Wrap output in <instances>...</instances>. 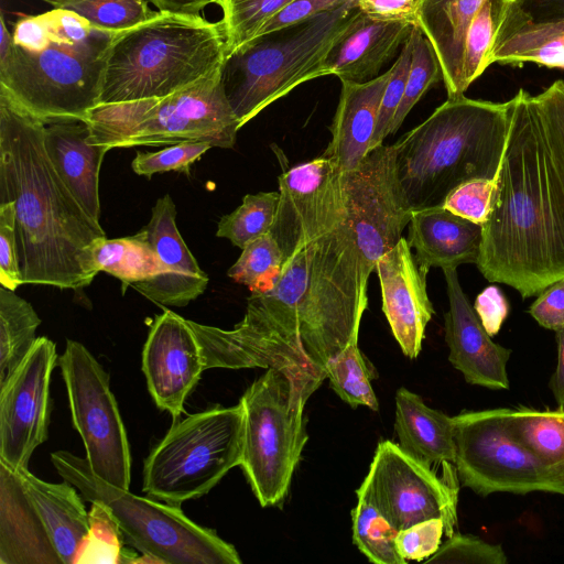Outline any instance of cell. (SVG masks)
Here are the masks:
<instances>
[{
	"label": "cell",
	"mask_w": 564,
	"mask_h": 564,
	"mask_svg": "<svg viewBox=\"0 0 564 564\" xmlns=\"http://www.w3.org/2000/svg\"><path fill=\"white\" fill-rule=\"evenodd\" d=\"M510 126L476 262L487 281L523 299L564 279V189L533 96L510 99Z\"/></svg>",
	"instance_id": "6da1fadb"
},
{
	"label": "cell",
	"mask_w": 564,
	"mask_h": 564,
	"mask_svg": "<svg viewBox=\"0 0 564 564\" xmlns=\"http://www.w3.org/2000/svg\"><path fill=\"white\" fill-rule=\"evenodd\" d=\"M44 129L0 86V203H14L23 284L79 290L98 273L91 249L106 232L58 176Z\"/></svg>",
	"instance_id": "7a4b0ae2"
},
{
	"label": "cell",
	"mask_w": 564,
	"mask_h": 564,
	"mask_svg": "<svg viewBox=\"0 0 564 564\" xmlns=\"http://www.w3.org/2000/svg\"><path fill=\"white\" fill-rule=\"evenodd\" d=\"M118 32L52 9L20 19L0 62V86L44 124L85 121L99 105L108 52Z\"/></svg>",
	"instance_id": "3957f363"
},
{
	"label": "cell",
	"mask_w": 564,
	"mask_h": 564,
	"mask_svg": "<svg viewBox=\"0 0 564 564\" xmlns=\"http://www.w3.org/2000/svg\"><path fill=\"white\" fill-rule=\"evenodd\" d=\"M510 108V100L448 97L394 143L399 182L413 212L443 206L459 185L496 176L507 143Z\"/></svg>",
	"instance_id": "277c9868"
},
{
	"label": "cell",
	"mask_w": 564,
	"mask_h": 564,
	"mask_svg": "<svg viewBox=\"0 0 564 564\" xmlns=\"http://www.w3.org/2000/svg\"><path fill=\"white\" fill-rule=\"evenodd\" d=\"M368 280L346 219L290 257L275 286L261 295L296 318L314 364L326 376L328 360L359 336Z\"/></svg>",
	"instance_id": "5b68a950"
},
{
	"label": "cell",
	"mask_w": 564,
	"mask_h": 564,
	"mask_svg": "<svg viewBox=\"0 0 564 564\" xmlns=\"http://www.w3.org/2000/svg\"><path fill=\"white\" fill-rule=\"evenodd\" d=\"M226 55L220 22L158 11L115 35L99 105L165 97L217 73Z\"/></svg>",
	"instance_id": "8992f818"
},
{
	"label": "cell",
	"mask_w": 564,
	"mask_h": 564,
	"mask_svg": "<svg viewBox=\"0 0 564 564\" xmlns=\"http://www.w3.org/2000/svg\"><path fill=\"white\" fill-rule=\"evenodd\" d=\"M359 11L352 0L257 35L227 54L221 82L240 128L299 85L325 76L323 63L329 48Z\"/></svg>",
	"instance_id": "52a82bcc"
},
{
	"label": "cell",
	"mask_w": 564,
	"mask_h": 564,
	"mask_svg": "<svg viewBox=\"0 0 564 564\" xmlns=\"http://www.w3.org/2000/svg\"><path fill=\"white\" fill-rule=\"evenodd\" d=\"M86 123L88 141L108 150L185 141L230 149L240 129L224 90L221 68L165 97L100 104L89 111Z\"/></svg>",
	"instance_id": "ba28073f"
},
{
	"label": "cell",
	"mask_w": 564,
	"mask_h": 564,
	"mask_svg": "<svg viewBox=\"0 0 564 564\" xmlns=\"http://www.w3.org/2000/svg\"><path fill=\"white\" fill-rule=\"evenodd\" d=\"M51 460L62 478L87 501L106 507L123 540L148 562L167 564H240L232 544L187 518L180 506L155 502L99 478L86 458L56 451Z\"/></svg>",
	"instance_id": "9c48e42d"
},
{
	"label": "cell",
	"mask_w": 564,
	"mask_h": 564,
	"mask_svg": "<svg viewBox=\"0 0 564 564\" xmlns=\"http://www.w3.org/2000/svg\"><path fill=\"white\" fill-rule=\"evenodd\" d=\"M242 437L240 402L174 421L144 460L142 490L175 506L206 495L240 465Z\"/></svg>",
	"instance_id": "30bf717a"
},
{
	"label": "cell",
	"mask_w": 564,
	"mask_h": 564,
	"mask_svg": "<svg viewBox=\"0 0 564 564\" xmlns=\"http://www.w3.org/2000/svg\"><path fill=\"white\" fill-rule=\"evenodd\" d=\"M311 395L284 372L269 368L240 398V467L262 507L280 506L307 442L304 406Z\"/></svg>",
	"instance_id": "8fae6325"
},
{
	"label": "cell",
	"mask_w": 564,
	"mask_h": 564,
	"mask_svg": "<svg viewBox=\"0 0 564 564\" xmlns=\"http://www.w3.org/2000/svg\"><path fill=\"white\" fill-rule=\"evenodd\" d=\"M210 368H274L312 395L326 379L314 364L296 318L263 295L251 293L243 318L232 329L187 319Z\"/></svg>",
	"instance_id": "7c38bea8"
},
{
	"label": "cell",
	"mask_w": 564,
	"mask_h": 564,
	"mask_svg": "<svg viewBox=\"0 0 564 564\" xmlns=\"http://www.w3.org/2000/svg\"><path fill=\"white\" fill-rule=\"evenodd\" d=\"M507 409L464 411L454 416V466L463 486L480 496L547 491L564 496V477L521 445L507 425Z\"/></svg>",
	"instance_id": "4fadbf2b"
},
{
	"label": "cell",
	"mask_w": 564,
	"mask_h": 564,
	"mask_svg": "<svg viewBox=\"0 0 564 564\" xmlns=\"http://www.w3.org/2000/svg\"><path fill=\"white\" fill-rule=\"evenodd\" d=\"M58 366L73 424L91 470L108 484L129 490L131 454L126 427L109 386V376L79 341L67 339Z\"/></svg>",
	"instance_id": "5bb4252c"
},
{
	"label": "cell",
	"mask_w": 564,
	"mask_h": 564,
	"mask_svg": "<svg viewBox=\"0 0 564 564\" xmlns=\"http://www.w3.org/2000/svg\"><path fill=\"white\" fill-rule=\"evenodd\" d=\"M452 465L444 477L406 454L399 444L381 441L357 498L372 503L399 531L440 518L447 538L457 523L458 482Z\"/></svg>",
	"instance_id": "9a60e30c"
},
{
	"label": "cell",
	"mask_w": 564,
	"mask_h": 564,
	"mask_svg": "<svg viewBox=\"0 0 564 564\" xmlns=\"http://www.w3.org/2000/svg\"><path fill=\"white\" fill-rule=\"evenodd\" d=\"M341 183L347 219L369 278L378 259L401 240L413 214L399 182L394 144L370 150L343 173Z\"/></svg>",
	"instance_id": "2e32d148"
},
{
	"label": "cell",
	"mask_w": 564,
	"mask_h": 564,
	"mask_svg": "<svg viewBox=\"0 0 564 564\" xmlns=\"http://www.w3.org/2000/svg\"><path fill=\"white\" fill-rule=\"evenodd\" d=\"M341 177L337 163L323 154L280 175V200L270 232L284 262L347 219Z\"/></svg>",
	"instance_id": "e0dca14e"
},
{
	"label": "cell",
	"mask_w": 564,
	"mask_h": 564,
	"mask_svg": "<svg viewBox=\"0 0 564 564\" xmlns=\"http://www.w3.org/2000/svg\"><path fill=\"white\" fill-rule=\"evenodd\" d=\"M56 345L37 337L26 357L0 387V462L12 470L28 468L33 452L48 436L50 382Z\"/></svg>",
	"instance_id": "ac0fdd59"
},
{
	"label": "cell",
	"mask_w": 564,
	"mask_h": 564,
	"mask_svg": "<svg viewBox=\"0 0 564 564\" xmlns=\"http://www.w3.org/2000/svg\"><path fill=\"white\" fill-rule=\"evenodd\" d=\"M204 370L202 350L187 319L170 310L156 315L142 350V371L156 406L177 421Z\"/></svg>",
	"instance_id": "d6986e66"
},
{
	"label": "cell",
	"mask_w": 564,
	"mask_h": 564,
	"mask_svg": "<svg viewBox=\"0 0 564 564\" xmlns=\"http://www.w3.org/2000/svg\"><path fill=\"white\" fill-rule=\"evenodd\" d=\"M378 274L382 311L402 352L416 358L422 349L425 328L434 308L426 291V274L405 238L383 256L375 267Z\"/></svg>",
	"instance_id": "ffe728a7"
},
{
	"label": "cell",
	"mask_w": 564,
	"mask_h": 564,
	"mask_svg": "<svg viewBox=\"0 0 564 564\" xmlns=\"http://www.w3.org/2000/svg\"><path fill=\"white\" fill-rule=\"evenodd\" d=\"M442 270L449 303L444 316L449 362L470 384L509 389L507 364L511 350L488 335L460 286L456 268Z\"/></svg>",
	"instance_id": "44dd1931"
},
{
	"label": "cell",
	"mask_w": 564,
	"mask_h": 564,
	"mask_svg": "<svg viewBox=\"0 0 564 564\" xmlns=\"http://www.w3.org/2000/svg\"><path fill=\"white\" fill-rule=\"evenodd\" d=\"M161 265L162 273L132 285L149 300L165 306H186L202 295L208 284L176 226V206L166 194L152 208L142 228Z\"/></svg>",
	"instance_id": "7402d4cb"
},
{
	"label": "cell",
	"mask_w": 564,
	"mask_h": 564,
	"mask_svg": "<svg viewBox=\"0 0 564 564\" xmlns=\"http://www.w3.org/2000/svg\"><path fill=\"white\" fill-rule=\"evenodd\" d=\"M415 23L380 20L359 11L329 48L324 75L334 74L341 82L365 83L379 72L409 40Z\"/></svg>",
	"instance_id": "603a6c76"
},
{
	"label": "cell",
	"mask_w": 564,
	"mask_h": 564,
	"mask_svg": "<svg viewBox=\"0 0 564 564\" xmlns=\"http://www.w3.org/2000/svg\"><path fill=\"white\" fill-rule=\"evenodd\" d=\"M0 563L62 564L17 471L0 462Z\"/></svg>",
	"instance_id": "cb8c5ba5"
},
{
	"label": "cell",
	"mask_w": 564,
	"mask_h": 564,
	"mask_svg": "<svg viewBox=\"0 0 564 564\" xmlns=\"http://www.w3.org/2000/svg\"><path fill=\"white\" fill-rule=\"evenodd\" d=\"M481 238L482 225L438 206L413 212L406 240L417 264L429 271L476 263Z\"/></svg>",
	"instance_id": "d4e9b609"
},
{
	"label": "cell",
	"mask_w": 564,
	"mask_h": 564,
	"mask_svg": "<svg viewBox=\"0 0 564 564\" xmlns=\"http://www.w3.org/2000/svg\"><path fill=\"white\" fill-rule=\"evenodd\" d=\"M391 68L365 82H341V91L330 127L332 140L323 155L333 159L343 173L355 169L370 151L383 91Z\"/></svg>",
	"instance_id": "484cf974"
},
{
	"label": "cell",
	"mask_w": 564,
	"mask_h": 564,
	"mask_svg": "<svg viewBox=\"0 0 564 564\" xmlns=\"http://www.w3.org/2000/svg\"><path fill=\"white\" fill-rule=\"evenodd\" d=\"M85 121L45 124L44 143L48 158L67 188L87 214L99 223V173L107 148L88 141Z\"/></svg>",
	"instance_id": "4316f807"
},
{
	"label": "cell",
	"mask_w": 564,
	"mask_h": 564,
	"mask_svg": "<svg viewBox=\"0 0 564 564\" xmlns=\"http://www.w3.org/2000/svg\"><path fill=\"white\" fill-rule=\"evenodd\" d=\"M17 474L57 555L64 564H73L89 529V511L83 496L66 480L48 482L34 476L29 468L18 469Z\"/></svg>",
	"instance_id": "83f0119b"
},
{
	"label": "cell",
	"mask_w": 564,
	"mask_h": 564,
	"mask_svg": "<svg viewBox=\"0 0 564 564\" xmlns=\"http://www.w3.org/2000/svg\"><path fill=\"white\" fill-rule=\"evenodd\" d=\"M564 40V0H511L497 33L491 64L521 66L536 50Z\"/></svg>",
	"instance_id": "f1b7e54d"
},
{
	"label": "cell",
	"mask_w": 564,
	"mask_h": 564,
	"mask_svg": "<svg viewBox=\"0 0 564 564\" xmlns=\"http://www.w3.org/2000/svg\"><path fill=\"white\" fill-rule=\"evenodd\" d=\"M486 0H422L416 24L438 58L448 97L467 90L464 51L469 24Z\"/></svg>",
	"instance_id": "f546056e"
},
{
	"label": "cell",
	"mask_w": 564,
	"mask_h": 564,
	"mask_svg": "<svg viewBox=\"0 0 564 564\" xmlns=\"http://www.w3.org/2000/svg\"><path fill=\"white\" fill-rule=\"evenodd\" d=\"M394 430L399 446L414 459L432 468L454 464V416L430 408L404 387L395 393Z\"/></svg>",
	"instance_id": "4dcf8cb0"
},
{
	"label": "cell",
	"mask_w": 564,
	"mask_h": 564,
	"mask_svg": "<svg viewBox=\"0 0 564 564\" xmlns=\"http://www.w3.org/2000/svg\"><path fill=\"white\" fill-rule=\"evenodd\" d=\"M507 425L513 437L553 473L564 477V408L507 409Z\"/></svg>",
	"instance_id": "1f68e13d"
},
{
	"label": "cell",
	"mask_w": 564,
	"mask_h": 564,
	"mask_svg": "<svg viewBox=\"0 0 564 564\" xmlns=\"http://www.w3.org/2000/svg\"><path fill=\"white\" fill-rule=\"evenodd\" d=\"M91 254L96 270L117 278L122 293L128 286L162 273L159 259L142 229L123 238H101L93 246Z\"/></svg>",
	"instance_id": "d6a6232c"
},
{
	"label": "cell",
	"mask_w": 564,
	"mask_h": 564,
	"mask_svg": "<svg viewBox=\"0 0 564 564\" xmlns=\"http://www.w3.org/2000/svg\"><path fill=\"white\" fill-rule=\"evenodd\" d=\"M40 324L26 300L0 285V387L32 349Z\"/></svg>",
	"instance_id": "836d02e7"
},
{
	"label": "cell",
	"mask_w": 564,
	"mask_h": 564,
	"mask_svg": "<svg viewBox=\"0 0 564 564\" xmlns=\"http://www.w3.org/2000/svg\"><path fill=\"white\" fill-rule=\"evenodd\" d=\"M326 379L337 395L352 408L367 406L378 411L379 403L371 386L372 371L354 337L326 364Z\"/></svg>",
	"instance_id": "e575fe53"
},
{
	"label": "cell",
	"mask_w": 564,
	"mask_h": 564,
	"mask_svg": "<svg viewBox=\"0 0 564 564\" xmlns=\"http://www.w3.org/2000/svg\"><path fill=\"white\" fill-rule=\"evenodd\" d=\"M238 260L227 274L235 282L246 285L251 293L271 291L280 279L284 254L271 232L245 246Z\"/></svg>",
	"instance_id": "d590c367"
},
{
	"label": "cell",
	"mask_w": 564,
	"mask_h": 564,
	"mask_svg": "<svg viewBox=\"0 0 564 564\" xmlns=\"http://www.w3.org/2000/svg\"><path fill=\"white\" fill-rule=\"evenodd\" d=\"M279 200V191L246 195L240 206L220 218L216 236L242 249L271 231Z\"/></svg>",
	"instance_id": "8d00e7d4"
},
{
	"label": "cell",
	"mask_w": 564,
	"mask_h": 564,
	"mask_svg": "<svg viewBox=\"0 0 564 564\" xmlns=\"http://www.w3.org/2000/svg\"><path fill=\"white\" fill-rule=\"evenodd\" d=\"M54 9L74 12L93 26L111 32L132 29L158 12L149 9V0H44Z\"/></svg>",
	"instance_id": "74e56055"
},
{
	"label": "cell",
	"mask_w": 564,
	"mask_h": 564,
	"mask_svg": "<svg viewBox=\"0 0 564 564\" xmlns=\"http://www.w3.org/2000/svg\"><path fill=\"white\" fill-rule=\"evenodd\" d=\"M352 541L376 564H405L395 549L398 530L369 501L358 498L351 511Z\"/></svg>",
	"instance_id": "f35d334b"
},
{
	"label": "cell",
	"mask_w": 564,
	"mask_h": 564,
	"mask_svg": "<svg viewBox=\"0 0 564 564\" xmlns=\"http://www.w3.org/2000/svg\"><path fill=\"white\" fill-rule=\"evenodd\" d=\"M511 0H486L471 20L465 40L464 83L470 86L491 65L498 30Z\"/></svg>",
	"instance_id": "ab89813d"
},
{
	"label": "cell",
	"mask_w": 564,
	"mask_h": 564,
	"mask_svg": "<svg viewBox=\"0 0 564 564\" xmlns=\"http://www.w3.org/2000/svg\"><path fill=\"white\" fill-rule=\"evenodd\" d=\"M293 0H219L227 54L256 37L265 23Z\"/></svg>",
	"instance_id": "60d3db41"
},
{
	"label": "cell",
	"mask_w": 564,
	"mask_h": 564,
	"mask_svg": "<svg viewBox=\"0 0 564 564\" xmlns=\"http://www.w3.org/2000/svg\"><path fill=\"white\" fill-rule=\"evenodd\" d=\"M412 56L406 85L401 104L393 118L390 134H393L403 123L405 117L435 84L443 79L442 69L436 53L421 28L415 24L410 35Z\"/></svg>",
	"instance_id": "b9f144b4"
},
{
	"label": "cell",
	"mask_w": 564,
	"mask_h": 564,
	"mask_svg": "<svg viewBox=\"0 0 564 564\" xmlns=\"http://www.w3.org/2000/svg\"><path fill=\"white\" fill-rule=\"evenodd\" d=\"M122 534L105 506L91 502L89 529L73 564L121 563Z\"/></svg>",
	"instance_id": "7bdbcfd3"
},
{
	"label": "cell",
	"mask_w": 564,
	"mask_h": 564,
	"mask_svg": "<svg viewBox=\"0 0 564 564\" xmlns=\"http://www.w3.org/2000/svg\"><path fill=\"white\" fill-rule=\"evenodd\" d=\"M543 137L564 189V80H556L533 96Z\"/></svg>",
	"instance_id": "ee69618b"
},
{
	"label": "cell",
	"mask_w": 564,
	"mask_h": 564,
	"mask_svg": "<svg viewBox=\"0 0 564 564\" xmlns=\"http://www.w3.org/2000/svg\"><path fill=\"white\" fill-rule=\"evenodd\" d=\"M210 148L213 145L207 141H185L156 152H138L131 167L135 174L149 178L169 171L187 173L191 165Z\"/></svg>",
	"instance_id": "f6af8a7d"
},
{
	"label": "cell",
	"mask_w": 564,
	"mask_h": 564,
	"mask_svg": "<svg viewBox=\"0 0 564 564\" xmlns=\"http://www.w3.org/2000/svg\"><path fill=\"white\" fill-rule=\"evenodd\" d=\"M412 56V41L409 40L401 47V52L393 63L391 75L381 99L375 133L370 143V150L383 144V140L390 134L391 124L395 112L404 95L406 78L410 70Z\"/></svg>",
	"instance_id": "bcb514c9"
},
{
	"label": "cell",
	"mask_w": 564,
	"mask_h": 564,
	"mask_svg": "<svg viewBox=\"0 0 564 564\" xmlns=\"http://www.w3.org/2000/svg\"><path fill=\"white\" fill-rule=\"evenodd\" d=\"M503 549L471 534L455 533L438 550L427 557V563H479L506 564Z\"/></svg>",
	"instance_id": "7dc6e473"
},
{
	"label": "cell",
	"mask_w": 564,
	"mask_h": 564,
	"mask_svg": "<svg viewBox=\"0 0 564 564\" xmlns=\"http://www.w3.org/2000/svg\"><path fill=\"white\" fill-rule=\"evenodd\" d=\"M495 184V177L466 182L447 196L443 207L463 218L484 225L490 213Z\"/></svg>",
	"instance_id": "c3c4849f"
},
{
	"label": "cell",
	"mask_w": 564,
	"mask_h": 564,
	"mask_svg": "<svg viewBox=\"0 0 564 564\" xmlns=\"http://www.w3.org/2000/svg\"><path fill=\"white\" fill-rule=\"evenodd\" d=\"M444 529L443 520L434 518L399 530L395 549L405 562L427 558L441 546Z\"/></svg>",
	"instance_id": "681fc988"
},
{
	"label": "cell",
	"mask_w": 564,
	"mask_h": 564,
	"mask_svg": "<svg viewBox=\"0 0 564 564\" xmlns=\"http://www.w3.org/2000/svg\"><path fill=\"white\" fill-rule=\"evenodd\" d=\"M22 284L17 248L14 203H0V285L15 291Z\"/></svg>",
	"instance_id": "f907efd6"
},
{
	"label": "cell",
	"mask_w": 564,
	"mask_h": 564,
	"mask_svg": "<svg viewBox=\"0 0 564 564\" xmlns=\"http://www.w3.org/2000/svg\"><path fill=\"white\" fill-rule=\"evenodd\" d=\"M350 1L352 0H293L269 20L258 35L302 22L324 12L336 10Z\"/></svg>",
	"instance_id": "816d5d0a"
},
{
	"label": "cell",
	"mask_w": 564,
	"mask_h": 564,
	"mask_svg": "<svg viewBox=\"0 0 564 564\" xmlns=\"http://www.w3.org/2000/svg\"><path fill=\"white\" fill-rule=\"evenodd\" d=\"M529 313L544 328L555 332L564 327V279L543 290Z\"/></svg>",
	"instance_id": "f5cc1de1"
},
{
	"label": "cell",
	"mask_w": 564,
	"mask_h": 564,
	"mask_svg": "<svg viewBox=\"0 0 564 564\" xmlns=\"http://www.w3.org/2000/svg\"><path fill=\"white\" fill-rule=\"evenodd\" d=\"M474 310L488 335L492 337L499 333L509 314V303L498 286L490 285L477 295Z\"/></svg>",
	"instance_id": "db71d44e"
},
{
	"label": "cell",
	"mask_w": 564,
	"mask_h": 564,
	"mask_svg": "<svg viewBox=\"0 0 564 564\" xmlns=\"http://www.w3.org/2000/svg\"><path fill=\"white\" fill-rule=\"evenodd\" d=\"M422 0H357L359 10L380 20H403L416 24Z\"/></svg>",
	"instance_id": "11a10c76"
},
{
	"label": "cell",
	"mask_w": 564,
	"mask_h": 564,
	"mask_svg": "<svg viewBox=\"0 0 564 564\" xmlns=\"http://www.w3.org/2000/svg\"><path fill=\"white\" fill-rule=\"evenodd\" d=\"M159 11L185 15H199V12L219 0H149Z\"/></svg>",
	"instance_id": "9f6ffc18"
},
{
	"label": "cell",
	"mask_w": 564,
	"mask_h": 564,
	"mask_svg": "<svg viewBox=\"0 0 564 564\" xmlns=\"http://www.w3.org/2000/svg\"><path fill=\"white\" fill-rule=\"evenodd\" d=\"M558 348L557 366L550 387L558 406L564 408V327L555 330Z\"/></svg>",
	"instance_id": "6f0895ef"
},
{
	"label": "cell",
	"mask_w": 564,
	"mask_h": 564,
	"mask_svg": "<svg viewBox=\"0 0 564 564\" xmlns=\"http://www.w3.org/2000/svg\"><path fill=\"white\" fill-rule=\"evenodd\" d=\"M12 34L9 32L3 15L0 17V62L6 59L12 47Z\"/></svg>",
	"instance_id": "680465c9"
}]
</instances>
